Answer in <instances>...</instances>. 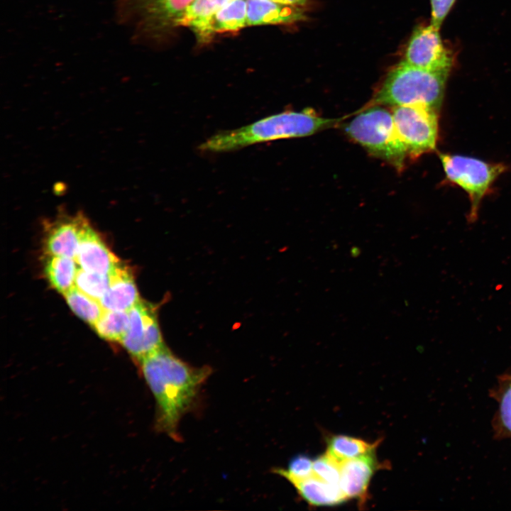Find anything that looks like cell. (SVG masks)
<instances>
[{
	"mask_svg": "<svg viewBox=\"0 0 511 511\" xmlns=\"http://www.w3.org/2000/svg\"><path fill=\"white\" fill-rule=\"evenodd\" d=\"M382 466L375 451L341 462L339 485L347 498L358 499L363 504L368 498V489L375 472Z\"/></svg>",
	"mask_w": 511,
	"mask_h": 511,
	"instance_id": "30bf717a",
	"label": "cell"
},
{
	"mask_svg": "<svg viewBox=\"0 0 511 511\" xmlns=\"http://www.w3.org/2000/svg\"><path fill=\"white\" fill-rule=\"evenodd\" d=\"M139 362L156 402L157 427L175 440H180L179 423L209 376L210 368L194 367L165 346Z\"/></svg>",
	"mask_w": 511,
	"mask_h": 511,
	"instance_id": "6da1fadb",
	"label": "cell"
},
{
	"mask_svg": "<svg viewBox=\"0 0 511 511\" xmlns=\"http://www.w3.org/2000/svg\"><path fill=\"white\" fill-rule=\"evenodd\" d=\"M284 4L300 6L304 5L306 0H269Z\"/></svg>",
	"mask_w": 511,
	"mask_h": 511,
	"instance_id": "4316f807",
	"label": "cell"
},
{
	"mask_svg": "<svg viewBox=\"0 0 511 511\" xmlns=\"http://www.w3.org/2000/svg\"><path fill=\"white\" fill-rule=\"evenodd\" d=\"M75 259L80 268L103 275L110 274L120 263L90 224L83 233Z\"/></svg>",
	"mask_w": 511,
	"mask_h": 511,
	"instance_id": "8fae6325",
	"label": "cell"
},
{
	"mask_svg": "<svg viewBox=\"0 0 511 511\" xmlns=\"http://www.w3.org/2000/svg\"><path fill=\"white\" fill-rule=\"evenodd\" d=\"M75 258L46 256L44 262V273L53 288L65 294L75 286V278L78 270Z\"/></svg>",
	"mask_w": 511,
	"mask_h": 511,
	"instance_id": "e0dca14e",
	"label": "cell"
},
{
	"mask_svg": "<svg viewBox=\"0 0 511 511\" xmlns=\"http://www.w3.org/2000/svg\"><path fill=\"white\" fill-rule=\"evenodd\" d=\"M313 462L305 455H298L289 463L287 468H277L273 471L286 480L303 479L313 474Z\"/></svg>",
	"mask_w": 511,
	"mask_h": 511,
	"instance_id": "d4e9b609",
	"label": "cell"
},
{
	"mask_svg": "<svg viewBox=\"0 0 511 511\" xmlns=\"http://www.w3.org/2000/svg\"><path fill=\"white\" fill-rule=\"evenodd\" d=\"M344 131L369 153L402 170L408 155L396 131L392 111L381 105L370 106L349 121Z\"/></svg>",
	"mask_w": 511,
	"mask_h": 511,
	"instance_id": "277c9868",
	"label": "cell"
},
{
	"mask_svg": "<svg viewBox=\"0 0 511 511\" xmlns=\"http://www.w3.org/2000/svg\"><path fill=\"white\" fill-rule=\"evenodd\" d=\"M336 119L319 116L312 109L285 111L248 125L221 131L198 146L203 153L234 151L253 144L312 135L335 124Z\"/></svg>",
	"mask_w": 511,
	"mask_h": 511,
	"instance_id": "7a4b0ae2",
	"label": "cell"
},
{
	"mask_svg": "<svg viewBox=\"0 0 511 511\" xmlns=\"http://www.w3.org/2000/svg\"><path fill=\"white\" fill-rule=\"evenodd\" d=\"M403 60L418 68L450 72L454 57L452 51L444 45L439 29L430 24L414 31Z\"/></svg>",
	"mask_w": 511,
	"mask_h": 511,
	"instance_id": "ba28073f",
	"label": "cell"
},
{
	"mask_svg": "<svg viewBox=\"0 0 511 511\" xmlns=\"http://www.w3.org/2000/svg\"><path fill=\"white\" fill-rule=\"evenodd\" d=\"M299 6L269 0H247V26L290 23L302 20Z\"/></svg>",
	"mask_w": 511,
	"mask_h": 511,
	"instance_id": "4fadbf2b",
	"label": "cell"
},
{
	"mask_svg": "<svg viewBox=\"0 0 511 511\" xmlns=\"http://www.w3.org/2000/svg\"><path fill=\"white\" fill-rule=\"evenodd\" d=\"M128 330L121 341L138 361L165 346L153 305L140 300L128 311Z\"/></svg>",
	"mask_w": 511,
	"mask_h": 511,
	"instance_id": "52a82bcc",
	"label": "cell"
},
{
	"mask_svg": "<svg viewBox=\"0 0 511 511\" xmlns=\"http://www.w3.org/2000/svg\"><path fill=\"white\" fill-rule=\"evenodd\" d=\"M89 224L81 213L60 215L45 227L44 251L46 256L75 258L83 233Z\"/></svg>",
	"mask_w": 511,
	"mask_h": 511,
	"instance_id": "9c48e42d",
	"label": "cell"
},
{
	"mask_svg": "<svg viewBox=\"0 0 511 511\" xmlns=\"http://www.w3.org/2000/svg\"><path fill=\"white\" fill-rule=\"evenodd\" d=\"M449 74L418 68L402 60L388 73L369 106L421 105L437 111Z\"/></svg>",
	"mask_w": 511,
	"mask_h": 511,
	"instance_id": "3957f363",
	"label": "cell"
},
{
	"mask_svg": "<svg viewBox=\"0 0 511 511\" xmlns=\"http://www.w3.org/2000/svg\"><path fill=\"white\" fill-rule=\"evenodd\" d=\"M490 395L498 404L493 419L494 436L511 440V370L498 377Z\"/></svg>",
	"mask_w": 511,
	"mask_h": 511,
	"instance_id": "2e32d148",
	"label": "cell"
},
{
	"mask_svg": "<svg viewBox=\"0 0 511 511\" xmlns=\"http://www.w3.org/2000/svg\"><path fill=\"white\" fill-rule=\"evenodd\" d=\"M145 19L151 24H174L194 0H137Z\"/></svg>",
	"mask_w": 511,
	"mask_h": 511,
	"instance_id": "ac0fdd59",
	"label": "cell"
},
{
	"mask_svg": "<svg viewBox=\"0 0 511 511\" xmlns=\"http://www.w3.org/2000/svg\"><path fill=\"white\" fill-rule=\"evenodd\" d=\"M231 0H194L175 25L192 29L202 41L209 40L213 35L211 23L214 14Z\"/></svg>",
	"mask_w": 511,
	"mask_h": 511,
	"instance_id": "9a60e30c",
	"label": "cell"
},
{
	"mask_svg": "<svg viewBox=\"0 0 511 511\" xmlns=\"http://www.w3.org/2000/svg\"><path fill=\"white\" fill-rule=\"evenodd\" d=\"M128 311L104 309L101 317L92 327L104 339L121 342L128 330Z\"/></svg>",
	"mask_w": 511,
	"mask_h": 511,
	"instance_id": "44dd1931",
	"label": "cell"
},
{
	"mask_svg": "<svg viewBox=\"0 0 511 511\" xmlns=\"http://www.w3.org/2000/svg\"><path fill=\"white\" fill-rule=\"evenodd\" d=\"M440 160L446 177L468 193L471 203L470 216L475 219L482 198L505 166L462 155L441 154Z\"/></svg>",
	"mask_w": 511,
	"mask_h": 511,
	"instance_id": "5b68a950",
	"label": "cell"
},
{
	"mask_svg": "<svg viewBox=\"0 0 511 511\" xmlns=\"http://www.w3.org/2000/svg\"><path fill=\"white\" fill-rule=\"evenodd\" d=\"M396 131L408 156L417 158L435 148L438 136L437 111L421 105L395 106Z\"/></svg>",
	"mask_w": 511,
	"mask_h": 511,
	"instance_id": "8992f818",
	"label": "cell"
},
{
	"mask_svg": "<svg viewBox=\"0 0 511 511\" xmlns=\"http://www.w3.org/2000/svg\"><path fill=\"white\" fill-rule=\"evenodd\" d=\"M247 26V0H231L214 16L211 31L214 33L236 32Z\"/></svg>",
	"mask_w": 511,
	"mask_h": 511,
	"instance_id": "d6986e66",
	"label": "cell"
},
{
	"mask_svg": "<svg viewBox=\"0 0 511 511\" xmlns=\"http://www.w3.org/2000/svg\"><path fill=\"white\" fill-rule=\"evenodd\" d=\"M288 481L310 505H336L348 500L339 485L324 481L314 473L303 479H290Z\"/></svg>",
	"mask_w": 511,
	"mask_h": 511,
	"instance_id": "5bb4252c",
	"label": "cell"
},
{
	"mask_svg": "<svg viewBox=\"0 0 511 511\" xmlns=\"http://www.w3.org/2000/svg\"><path fill=\"white\" fill-rule=\"evenodd\" d=\"M456 0H430L432 8V25L440 28L444 20L450 11Z\"/></svg>",
	"mask_w": 511,
	"mask_h": 511,
	"instance_id": "484cf974",
	"label": "cell"
},
{
	"mask_svg": "<svg viewBox=\"0 0 511 511\" xmlns=\"http://www.w3.org/2000/svg\"><path fill=\"white\" fill-rule=\"evenodd\" d=\"M110 282L109 275L87 271L79 267L75 287L87 295L99 300L107 290Z\"/></svg>",
	"mask_w": 511,
	"mask_h": 511,
	"instance_id": "603a6c76",
	"label": "cell"
},
{
	"mask_svg": "<svg viewBox=\"0 0 511 511\" xmlns=\"http://www.w3.org/2000/svg\"><path fill=\"white\" fill-rule=\"evenodd\" d=\"M109 287L99 302L104 309L128 311L141 299L133 274L121 263L109 274Z\"/></svg>",
	"mask_w": 511,
	"mask_h": 511,
	"instance_id": "7c38bea8",
	"label": "cell"
},
{
	"mask_svg": "<svg viewBox=\"0 0 511 511\" xmlns=\"http://www.w3.org/2000/svg\"><path fill=\"white\" fill-rule=\"evenodd\" d=\"M63 295L74 313L92 326L104 311L99 300L87 295L75 286Z\"/></svg>",
	"mask_w": 511,
	"mask_h": 511,
	"instance_id": "7402d4cb",
	"label": "cell"
},
{
	"mask_svg": "<svg viewBox=\"0 0 511 511\" xmlns=\"http://www.w3.org/2000/svg\"><path fill=\"white\" fill-rule=\"evenodd\" d=\"M313 473L324 481L339 485L341 462L326 452L314 461Z\"/></svg>",
	"mask_w": 511,
	"mask_h": 511,
	"instance_id": "cb8c5ba5",
	"label": "cell"
},
{
	"mask_svg": "<svg viewBox=\"0 0 511 511\" xmlns=\"http://www.w3.org/2000/svg\"><path fill=\"white\" fill-rule=\"evenodd\" d=\"M380 442V440L370 443L346 435H334L326 441V453L341 462L375 451Z\"/></svg>",
	"mask_w": 511,
	"mask_h": 511,
	"instance_id": "ffe728a7",
	"label": "cell"
}]
</instances>
